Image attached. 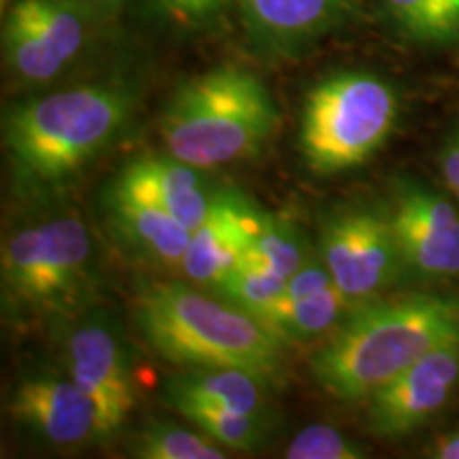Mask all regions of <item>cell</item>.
<instances>
[{
  "label": "cell",
  "mask_w": 459,
  "mask_h": 459,
  "mask_svg": "<svg viewBox=\"0 0 459 459\" xmlns=\"http://www.w3.org/2000/svg\"><path fill=\"white\" fill-rule=\"evenodd\" d=\"M459 336V298L406 294L355 304L308 358L313 381L344 402L366 400L402 370Z\"/></svg>",
  "instance_id": "cell-1"
},
{
  "label": "cell",
  "mask_w": 459,
  "mask_h": 459,
  "mask_svg": "<svg viewBox=\"0 0 459 459\" xmlns=\"http://www.w3.org/2000/svg\"><path fill=\"white\" fill-rule=\"evenodd\" d=\"M141 336L160 358L186 368H238L268 387L283 383L285 342L223 298L183 283L143 287L134 300Z\"/></svg>",
  "instance_id": "cell-2"
},
{
  "label": "cell",
  "mask_w": 459,
  "mask_h": 459,
  "mask_svg": "<svg viewBox=\"0 0 459 459\" xmlns=\"http://www.w3.org/2000/svg\"><path fill=\"white\" fill-rule=\"evenodd\" d=\"M132 111L134 96L122 85H74L11 107L4 147L22 181L56 186L111 145Z\"/></svg>",
  "instance_id": "cell-3"
},
{
  "label": "cell",
  "mask_w": 459,
  "mask_h": 459,
  "mask_svg": "<svg viewBox=\"0 0 459 459\" xmlns=\"http://www.w3.org/2000/svg\"><path fill=\"white\" fill-rule=\"evenodd\" d=\"M277 126L266 85L243 66L223 65L196 74L166 107V153L200 170L255 156Z\"/></svg>",
  "instance_id": "cell-4"
},
{
  "label": "cell",
  "mask_w": 459,
  "mask_h": 459,
  "mask_svg": "<svg viewBox=\"0 0 459 459\" xmlns=\"http://www.w3.org/2000/svg\"><path fill=\"white\" fill-rule=\"evenodd\" d=\"M395 119L398 99L387 82L364 71L334 73L304 99L298 149L317 175L353 170L385 145Z\"/></svg>",
  "instance_id": "cell-5"
},
{
  "label": "cell",
  "mask_w": 459,
  "mask_h": 459,
  "mask_svg": "<svg viewBox=\"0 0 459 459\" xmlns=\"http://www.w3.org/2000/svg\"><path fill=\"white\" fill-rule=\"evenodd\" d=\"M91 273V240L77 217H56L15 232L3 247L0 279L11 307L66 313L79 307Z\"/></svg>",
  "instance_id": "cell-6"
},
{
  "label": "cell",
  "mask_w": 459,
  "mask_h": 459,
  "mask_svg": "<svg viewBox=\"0 0 459 459\" xmlns=\"http://www.w3.org/2000/svg\"><path fill=\"white\" fill-rule=\"evenodd\" d=\"M319 255L344 296L372 300L398 274L402 260L389 213L375 209H344L321 228Z\"/></svg>",
  "instance_id": "cell-7"
},
{
  "label": "cell",
  "mask_w": 459,
  "mask_h": 459,
  "mask_svg": "<svg viewBox=\"0 0 459 459\" xmlns=\"http://www.w3.org/2000/svg\"><path fill=\"white\" fill-rule=\"evenodd\" d=\"M88 41V17L74 0H17L3 26L11 73L24 83H48Z\"/></svg>",
  "instance_id": "cell-8"
},
{
  "label": "cell",
  "mask_w": 459,
  "mask_h": 459,
  "mask_svg": "<svg viewBox=\"0 0 459 459\" xmlns=\"http://www.w3.org/2000/svg\"><path fill=\"white\" fill-rule=\"evenodd\" d=\"M459 385V336L402 370L370 394L368 428L381 438H404L432 419Z\"/></svg>",
  "instance_id": "cell-9"
},
{
  "label": "cell",
  "mask_w": 459,
  "mask_h": 459,
  "mask_svg": "<svg viewBox=\"0 0 459 459\" xmlns=\"http://www.w3.org/2000/svg\"><path fill=\"white\" fill-rule=\"evenodd\" d=\"M404 266L426 277H459V211L434 189L400 179L389 209Z\"/></svg>",
  "instance_id": "cell-10"
},
{
  "label": "cell",
  "mask_w": 459,
  "mask_h": 459,
  "mask_svg": "<svg viewBox=\"0 0 459 459\" xmlns=\"http://www.w3.org/2000/svg\"><path fill=\"white\" fill-rule=\"evenodd\" d=\"M9 412L48 445L79 446L107 438L94 400L71 375L45 370L26 375L11 394Z\"/></svg>",
  "instance_id": "cell-11"
},
{
  "label": "cell",
  "mask_w": 459,
  "mask_h": 459,
  "mask_svg": "<svg viewBox=\"0 0 459 459\" xmlns=\"http://www.w3.org/2000/svg\"><path fill=\"white\" fill-rule=\"evenodd\" d=\"M65 364L66 375L94 400L111 438L136 406L134 378L117 332L96 319L79 324L66 338Z\"/></svg>",
  "instance_id": "cell-12"
},
{
  "label": "cell",
  "mask_w": 459,
  "mask_h": 459,
  "mask_svg": "<svg viewBox=\"0 0 459 459\" xmlns=\"http://www.w3.org/2000/svg\"><path fill=\"white\" fill-rule=\"evenodd\" d=\"M262 211L237 192L220 189L215 203L192 230L181 271L194 283L215 290L249 255Z\"/></svg>",
  "instance_id": "cell-13"
},
{
  "label": "cell",
  "mask_w": 459,
  "mask_h": 459,
  "mask_svg": "<svg viewBox=\"0 0 459 459\" xmlns=\"http://www.w3.org/2000/svg\"><path fill=\"white\" fill-rule=\"evenodd\" d=\"M113 183L158 204L189 230L203 223L220 192L206 183L203 170L170 153H147L130 160Z\"/></svg>",
  "instance_id": "cell-14"
},
{
  "label": "cell",
  "mask_w": 459,
  "mask_h": 459,
  "mask_svg": "<svg viewBox=\"0 0 459 459\" xmlns=\"http://www.w3.org/2000/svg\"><path fill=\"white\" fill-rule=\"evenodd\" d=\"M251 39L273 51H296L341 26L353 0H238Z\"/></svg>",
  "instance_id": "cell-15"
},
{
  "label": "cell",
  "mask_w": 459,
  "mask_h": 459,
  "mask_svg": "<svg viewBox=\"0 0 459 459\" xmlns=\"http://www.w3.org/2000/svg\"><path fill=\"white\" fill-rule=\"evenodd\" d=\"M108 215L126 243L149 260L169 268H181L192 230L128 189L111 186L107 194Z\"/></svg>",
  "instance_id": "cell-16"
},
{
  "label": "cell",
  "mask_w": 459,
  "mask_h": 459,
  "mask_svg": "<svg viewBox=\"0 0 459 459\" xmlns=\"http://www.w3.org/2000/svg\"><path fill=\"white\" fill-rule=\"evenodd\" d=\"M268 389L262 378L238 368H187L166 381L164 402L175 411L203 404L264 415Z\"/></svg>",
  "instance_id": "cell-17"
},
{
  "label": "cell",
  "mask_w": 459,
  "mask_h": 459,
  "mask_svg": "<svg viewBox=\"0 0 459 459\" xmlns=\"http://www.w3.org/2000/svg\"><path fill=\"white\" fill-rule=\"evenodd\" d=\"M355 304L358 302L344 296L336 283H330L300 300H277L260 321L285 344L307 342L324 334H332V330L342 324Z\"/></svg>",
  "instance_id": "cell-18"
},
{
  "label": "cell",
  "mask_w": 459,
  "mask_h": 459,
  "mask_svg": "<svg viewBox=\"0 0 459 459\" xmlns=\"http://www.w3.org/2000/svg\"><path fill=\"white\" fill-rule=\"evenodd\" d=\"M394 26L421 45L459 41V0H383Z\"/></svg>",
  "instance_id": "cell-19"
},
{
  "label": "cell",
  "mask_w": 459,
  "mask_h": 459,
  "mask_svg": "<svg viewBox=\"0 0 459 459\" xmlns=\"http://www.w3.org/2000/svg\"><path fill=\"white\" fill-rule=\"evenodd\" d=\"M177 412L228 451H254L266 438V412H240L220 406L189 404Z\"/></svg>",
  "instance_id": "cell-20"
},
{
  "label": "cell",
  "mask_w": 459,
  "mask_h": 459,
  "mask_svg": "<svg viewBox=\"0 0 459 459\" xmlns=\"http://www.w3.org/2000/svg\"><path fill=\"white\" fill-rule=\"evenodd\" d=\"M249 257L264 264L268 271L277 273L279 277L290 279L311 260L313 254L300 230L277 215L262 211L260 228L251 243Z\"/></svg>",
  "instance_id": "cell-21"
},
{
  "label": "cell",
  "mask_w": 459,
  "mask_h": 459,
  "mask_svg": "<svg viewBox=\"0 0 459 459\" xmlns=\"http://www.w3.org/2000/svg\"><path fill=\"white\" fill-rule=\"evenodd\" d=\"M228 449L200 429L153 421L136 434L132 455L141 459H223Z\"/></svg>",
  "instance_id": "cell-22"
},
{
  "label": "cell",
  "mask_w": 459,
  "mask_h": 459,
  "mask_svg": "<svg viewBox=\"0 0 459 459\" xmlns=\"http://www.w3.org/2000/svg\"><path fill=\"white\" fill-rule=\"evenodd\" d=\"M287 279L268 271L254 257L247 255L238 268H234L220 285L215 287L217 296L243 308L254 317L262 319L273 308V304L283 296Z\"/></svg>",
  "instance_id": "cell-23"
},
{
  "label": "cell",
  "mask_w": 459,
  "mask_h": 459,
  "mask_svg": "<svg viewBox=\"0 0 459 459\" xmlns=\"http://www.w3.org/2000/svg\"><path fill=\"white\" fill-rule=\"evenodd\" d=\"M366 455L368 453L359 443L347 438L341 429L321 423L300 429L285 449L290 459H361Z\"/></svg>",
  "instance_id": "cell-24"
},
{
  "label": "cell",
  "mask_w": 459,
  "mask_h": 459,
  "mask_svg": "<svg viewBox=\"0 0 459 459\" xmlns=\"http://www.w3.org/2000/svg\"><path fill=\"white\" fill-rule=\"evenodd\" d=\"M162 3L175 20L198 24L220 13L230 0H162Z\"/></svg>",
  "instance_id": "cell-25"
},
{
  "label": "cell",
  "mask_w": 459,
  "mask_h": 459,
  "mask_svg": "<svg viewBox=\"0 0 459 459\" xmlns=\"http://www.w3.org/2000/svg\"><path fill=\"white\" fill-rule=\"evenodd\" d=\"M438 162L446 187H449L459 200V126H455V128L449 132V136L445 139Z\"/></svg>",
  "instance_id": "cell-26"
},
{
  "label": "cell",
  "mask_w": 459,
  "mask_h": 459,
  "mask_svg": "<svg viewBox=\"0 0 459 459\" xmlns=\"http://www.w3.org/2000/svg\"><path fill=\"white\" fill-rule=\"evenodd\" d=\"M429 455L436 459H459V429L440 436V438L429 446Z\"/></svg>",
  "instance_id": "cell-27"
},
{
  "label": "cell",
  "mask_w": 459,
  "mask_h": 459,
  "mask_svg": "<svg viewBox=\"0 0 459 459\" xmlns=\"http://www.w3.org/2000/svg\"><path fill=\"white\" fill-rule=\"evenodd\" d=\"M0 9H3V13H7V9H11V0H0Z\"/></svg>",
  "instance_id": "cell-28"
},
{
  "label": "cell",
  "mask_w": 459,
  "mask_h": 459,
  "mask_svg": "<svg viewBox=\"0 0 459 459\" xmlns=\"http://www.w3.org/2000/svg\"><path fill=\"white\" fill-rule=\"evenodd\" d=\"M90 3H96V4H115V3H119V0H90Z\"/></svg>",
  "instance_id": "cell-29"
}]
</instances>
